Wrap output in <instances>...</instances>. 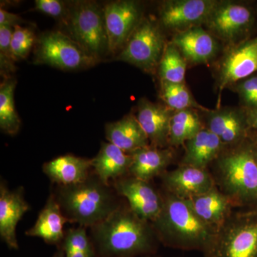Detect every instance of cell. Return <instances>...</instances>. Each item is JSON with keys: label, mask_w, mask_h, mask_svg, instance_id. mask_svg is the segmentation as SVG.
I'll return each instance as SVG.
<instances>
[{"label": "cell", "mask_w": 257, "mask_h": 257, "mask_svg": "<svg viewBox=\"0 0 257 257\" xmlns=\"http://www.w3.org/2000/svg\"><path fill=\"white\" fill-rule=\"evenodd\" d=\"M218 158L226 195L237 202H257V143L245 140Z\"/></svg>", "instance_id": "4"}, {"label": "cell", "mask_w": 257, "mask_h": 257, "mask_svg": "<svg viewBox=\"0 0 257 257\" xmlns=\"http://www.w3.org/2000/svg\"><path fill=\"white\" fill-rule=\"evenodd\" d=\"M206 128L216 135L225 146L239 145L249 135L247 115L243 107L218 108L206 111Z\"/></svg>", "instance_id": "14"}, {"label": "cell", "mask_w": 257, "mask_h": 257, "mask_svg": "<svg viewBox=\"0 0 257 257\" xmlns=\"http://www.w3.org/2000/svg\"><path fill=\"white\" fill-rule=\"evenodd\" d=\"M171 42L191 64L208 63L219 51L215 37L201 26L177 32Z\"/></svg>", "instance_id": "17"}, {"label": "cell", "mask_w": 257, "mask_h": 257, "mask_svg": "<svg viewBox=\"0 0 257 257\" xmlns=\"http://www.w3.org/2000/svg\"><path fill=\"white\" fill-rule=\"evenodd\" d=\"M166 45L160 24L143 18L116 59L147 73H154L158 69Z\"/></svg>", "instance_id": "7"}, {"label": "cell", "mask_w": 257, "mask_h": 257, "mask_svg": "<svg viewBox=\"0 0 257 257\" xmlns=\"http://www.w3.org/2000/svg\"><path fill=\"white\" fill-rule=\"evenodd\" d=\"M71 38L96 60L109 52L104 8L95 2L82 1L69 7L65 22Z\"/></svg>", "instance_id": "5"}, {"label": "cell", "mask_w": 257, "mask_h": 257, "mask_svg": "<svg viewBox=\"0 0 257 257\" xmlns=\"http://www.w3.org/2000/svg\"><path fill=\"white\" fill-rule=\"evenodd\" d=\"M14 28L0 26V66L2 73L15 71V58L11 49V40Z\"/></svg>", "instance_id": "32"}, {"label": "cell", "mask_w": 257, "mask_h": 257, "mask_svg": "<svg viewBox=\"0 0 257 257\" xmlns=\"http://www.w3.org/2000/svg\"><path fill=\"white\" fill-rule=\"evenodd\" d=\"M58 247L62 248L65 253L83 252L96 257L92 240L87 234V228L84 226H79L65 231L63 240Z\"/></svg>", "instance_id": "30"}, {"label": "cell", "mask_w": 257, "mask_h": 257, "mask_svg": "<svg viewBox=\"0 0 257 257\" xmlns=\"http://www.w3.org/2000/svg\"><path fill=\"white\" fill-rule=\"evenodd\" d=\"M132 162L130 154L113 144L102 143L97 155L92 159V171L104 183L109 184L128 175Z\"/></svg>", "instance_id": "21"}, {"label": "cell", "mask_w": 257, "mask_h": 257, "mask_svg": "<svg viewBox=\"0 0 257 257\" xmlns=\"http://www.w3.org/2000/svg\"><path fill=\"white\" fill-rule=\"evenodd\" d=\"M254 20L253 10L247 5L221 1L204 25L211 35L230 45L248 39Z\"/></svg>", "instance_id": "9"}, {"label": "cell", "mask_w": 257, "mask_h": 257, "mask_svg": "<svg viewBox=\"0 0 257 257\" xmlns=\"http://www.w3.org/2000/svg\"><path fill=\"white\" fill-rule=\"evenodd\" d=\"M66 257H93L83 252H71L65 253Z\"/></svg>", "instance_id": "36"}, {"label": "cell", "mask_w": 257, "mask_h": 257, "mask_svg": "<svg viewBox=\"0 0 257 257\" xmlns=\"http://www.w3.org/2000/svg\"><path fill=\"white\" fill-rule=\"evenodd\" d=\"M217 70L219 103L225 88L232 87L236 83L257 73V36L229 45Z\"/></svg>", "instance_id": "10"}, {"label": "cell", "mask_w": 257, "mask_h": 257, "mask_svg": "<svg viewBox=\"0 0 257 257\" xmlns=\"http://www.w3.org/2000/svg\"><path fill=\"white\" fill-rule=\"evenodd\" d=\"M186 201L202 221L217 231L228 219L231 204L230 199L215 187L205 194Z\"/></svg>", "instance_id": "25"}, {"label": "cell", "mask_w": 257, "mask_h": 257, "mask_svg": "<svg viewBox=\"0 0 257 257\" xmlns=\"http://www.w3.org/2000/svg\"><path fill=\"white\" fill-rule=\"evenodd\" d=\"M52 257H66V255L64 250L62 249V248L57 247V251L54 253L53 256Z\"/></svg>", "instance_id": "37"}, {"label": "cell", "mask_w": 257, "mask_h": 257, "mask_svg": "<svg viewBox=\"0 0 257 257\" xmlns=\"http://www.w3.org/2000/svg\"><path fill=\"white\" fill-rule=\"evenodd\" d=\"M120 197L127 200L132 211L144 220L153 223L163 207L164 198L150 182L127 175L111 182Z\"/></svg>", "instance_id": "13"}, {"label": "cell", "mask_w": 257, "mask_h": 257, "mask_svg": "<svg viewBox=\"0 0 257 257\" xmlns=\"http://www.w3.org/2000/svg\"><path fill=\"white\" fill-rule=\"evenodd\" d=\"M109 52H121L143 17L140 3L130 0L111 2L104 7Z\"/></svg>", "instance_id": "11"}, {"label": "cell", "mask_w": 257, "mask_h": 257, "mask_svg": "<svg viewBox=\"0 0 257 257\" xmlns=\"http://www.w3.org/2000/svg\"><path fill=\"white\" fill-rule=\"evenodd\" d=\"M89 229L96 257H145L157 251L159 239L152 224L123 203Z\"/></svg>", "instance_id": "1"}, {"label": "cell", "mask_w": 257, "mask_h": 257, "mask_svg": "<svg viewBox=\"0 0 257 257\" xmlns=\"http://www.w3.org/2000/svg\"><path fill=\"white\" fill-rule=\"evenodd\" d=\"M30 209L25 199V189L10 190L3 180L0 183V236L10 249H19L16 228Z\"/></svg>", "instance_id": "15"}, {"label": "cell", "mask_w": 257, "mask_h": 257, "mask_svg": "<svg viewBox=\"0 0 257 257\" xmlns=\"http://www.w3.org/2000/svg\"><path fill=\"white\" fill-rule=\"evenodd\" d=\"M225 147L220 139L204 127L186 142L182 165L205 170L210 162L220 156Z\"/></svg>", "instance_id": "24"}, {"label": "cell", "mask_w": 257, "mask_h": 257, "mask_svg": "<svg viewBox=\"0 0 257 257\" xmlns=\"http://www.w3.org/2000/svg\"><path fill=\"white\" fill-rule=\"evenodd\" d=\"M92 160L66 155L56 157L42 166V171L55 185L80 183L92 173Z\"/></svg>", "instance_id": "19"}, {"label": "cell", "mask_w": 257, "mask_h": 257, "mask_svg": "<svg viewBox=\"0 0 257 257\" xmlns=\"http://www.w3.org/2000/svg\"><path fill=\"white\" fill-rule=\"evenodd\" d=\"M162 175L164 184L170 194L185 200L205 194L215 187L214 179L207 170L191 166L182 165Z\"/></svg>", "instance_id": "16"}, {"label": "cell", "mask_w": 257, "mask_h": 257, "mask_svg": "<svg viewBox=\"0 0 257 257\" xmlns=\"http://www.w3.org/2000/svg\"><path fill=\"white\" fill-rule=\"evenodd\" d=\"M50 193L69 222L86 228L104 221L122 204L112 184L104 183L93 171L80 183L55 185Z\"/></svg>", "instance_id": "2"}, {"label": "cell", "mask_w": 257, "mask_h": 257, "mask_svg": "<svg viewBox=\"0 0 257 257\" xmlns=\"http://www.w3.org/2000/svg\"><path fill=\"white\" fill-rule=\"evenodd\" d=\"M35 33L30 29L21 25L15 27L11 40V49L15 60H23L37 42Z\"/></svg>", "instance_id": "31"}, {"label": "cell", "mask_w": 257, "mask_h": 257, "mask_svg": "<svg viewBox=\"0 0 257 257\" xmlns=\"http://www.w3.org/2000/svg\"><path fill=\"white\" fill-rule=\"evenodd\" d=\"M130 155L133 162L128 175L146 182L163 175L173 159L170 149L157 148L150 145L135 150Z\"/></svg>", "instance_id": "23"}, {"label": "cell", "mask_w": 257, "mask_h": 257, "mask_svg": "<svg viewBox=\"0 0 257 257\" xmlns=\"http://www.w3.org/2000/svg\"><path fill=\"white\" fill-rule=\"evenodd\" d=\"M105 137L126 153L150 146V141L136 116L128 114L114 122L105 125Z\"/></svg>", "instance_id": "22"}, {"label": "cell", "mask_w": 257, "mask_h": 257, "mask_svg": "<svg viewBox=\"0 0 257 257\" xmlns=\"http://www.w3.org/2000/svg\"><path fill=\"white\" fill-rule=\"evenodd\" d=\"M245 110H246V115H247L249 131L254 133L257 138V108L256 109H245ZM255 142L257 143V140Z\"/></svg>", "instance_id": "35"}, {"label": "cell", "mask_w": 257, "mask_h": 257, "mask_svg": "<svg viewBox=\"0 0 257 257\" xmlns=\"http://www.w3.org/2000/svg\"><path fill=\"white\" fill-rule=\"evenodd\" d=\"M160 96L165 105L174 111L189 109L204 112L209 111L195 100L184 83L174 84L161 82Z\"/></svg>", "instance_id": "28"}, {"label": "cell", "mask_w": 257, "mask_h": 257, "mask_svg": "<svg viewBox=\"0 0 257 257\" xmlns=\"http://www.w3.org/2000/svg\"><path fill=\"white\" fill-rule=\"evenodd\" d=\"M145 257H157V256H154V255H150V256H145Z\"/></svg>", "instance_id": "38"}, {"label": "cell", "mask_w": 257, "mask_h": 257, "mask_svg": "<svg viewBox=\"0 0 257 257\" xmlns=\"http://www.w3.org/2000/svg\"><path fill=\"white\" fill-rule=\"evenodd\" d=\"M205 251L207 257H257V212L228 218Z\"/></svg>", "instance_id": "6"}, {"label": "cell", "mask_w": 257, "mask_h": 257, "mask_svg": "<svg viewBox=\"0 0 257 257\" xmlns=\"http://www.w3.org/2000/svg\"><path fill=\"white\" fill-rule=\"evenodd\" d=\"M16 82L6 79L0 86V128L7 135L14 136L21 126V119L15 108Z\"/></svg>", "instance_id": "27"}, {"label": "cell", "mask_w": 257, "mask_h": 257, "mask_svg": "<svg viewBox=\"0 0 257 257\" xmlns=\"http://www.w3.org/2000/svg\"><path fill=\"white\" fill-rule=\"evenodd\" d=\"M34 60L35 64L62 70L87 68L98 61L73 39L58 31L46 32L39 37Z\"/></svg>", "instance_id": "8"}, {"label": "cell", "mask_w": 257, "mask_h": 257, "mask_svg": "<svg viewBox=\"0 0 257 257\" xmlns=\"http://www.w3.org/2000/svg\"><path fill=\"white\" fill-rule=\"evenodd\" d=\"M219 1L172 0L166 1L160 9V25L177 32L204 25Z\"/></svg>", "instance_id": "12"}, {"label": "cell", "mask_w": 257, "mask_h": 257, "mask_svg": "<svg viewBox=\"0 0 257 257\" xmlns=\"http://www.w3.org/2000/svg\"><path fill=\"white\" fill-rule=\"evenodd\" d=\"M174 111L168 106L140 99L136 117L146 134L150 146L164 149L169 144L171 119Z\"/></svg>", "instance_id": "18"}, {"label": "cell", "mask_w": 257, "mask_h": 257, "mask_svg": "<svg viewBox=\"0 0 257 257\" xmlns=\"http://www.w3.org/2000/svg\"><path fill=\"white\" fill-rule=\"evenodd\" d=\"M152 224L159 240L187 249L205 250L217 233L194 213L185 199L170 193L164 198L160 214Z\"/></svg>", "instance_id": "3"}, {"label": "cell", "mask_w": 257, "mask_h": 257, "mask_svg": "<svg viewBox=\"0 0 257 257\" xmlns=\"http://www.w3.org/2000/svg\"><path fill=\"white\" fill-rule=\"evenodd\" d=\"M203 128L202 120L196 109L174 111L171 119L169 144L173 146L183 145Z\"/></svg>", "instance_id": "26"}, {"label": "cell", "mask_w": 257, "mask_h": 257, "mask_svg": "<svg viewBox=\"0 0 257 257\" xmlns=\"http://www.w3.org/2000/svg\"><path fill=\"white\" fill-rule=\"evenodd\" d=\"M35 9L52 18L63 20L64 23L68 18L69 8L60 0H36Z\"/></svg>", "instance_id": "33"}, {"label": "cell", "mask_w": 257, "mask_h": 257, "mask_svg": "<svg viewBox=\"0 0 257 257\" xmlns=\"http://www.w3.org/2000/svg\"><path fill=\"white\" fill-rule=\"evenodd\" d=\"M25 23L23 19L14 13H9L1 8L0 10V26L15 28Z\"/></svg>", "instance_id": "34"}, {"label": "cell", "mask_w": 257, "mask_h": 257, "mask_svg": "<svg viewBox=\"0 0 257 257\" xmlns=\"http://www.w3.org/2000/svg\"><path fill=\"white\" fill-rule=\"evenodd\" d=\"M187 61L172 42L167 44L158 72L161 82L182 84L185 79Z\"/></svg>", "instance_id": "29"}, {"label": "cell", "mask_w": 257, "mask_h": 257, "mask_svg": "<svg viewBox=\"0 0 257 257\" xmlns=\"http://www.w3.org/2000/svg\"><path fill=\"white\" fill-rule=\"evenodd\" d=\"M68 222L60 205L50 193L45 207L40 211L35 225L25 232L33 237L41 238L47 244L58 247L64 236V225Z\"/></svg>", "instance_id": "20"}]
</instances>
